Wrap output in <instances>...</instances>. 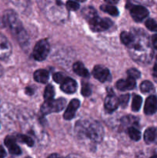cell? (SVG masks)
Returning a JSON list of instances; mask_svg holds the SVG:
<instances>
[{
	"mask_svg": "<svg viewBox=\"0 0 157 158\" xmlns=\"http://www.w3.org/2000/svg\"><path fill=\"white\" fill-rule=\"evenodd\" d=\"M26 93L28 94V95H32V94H33V90H32L31 88L27 87L26 89Z\"/></svg>",
	"mask_w": 157,
	"mask_h": 158,
	"instance_id": "39",
	"label": "cell"
},
{
	"mask_svg": "<svg viewBox=\"0 0 157 158\" xmlns=\"http://www.w3.org/2000/svg\"><path fill=\"white\" fill-rule=\"evenodd\" d=\"M143 103V98L139 95H135L132 99V110L134 112H138Z\"/></svg>",
	"mask_w": 157,
	"mask_h": 158,
	"instance_id": "22",
	"label": "cell"
},
{
	"mask_svg": "<svg viewBox=\"0 0 157 158\" xmlns=\"http://www.w3.org/2000/svg\"><path fill=\"white\" fill-rule=\"evenodd\" d=\"M66 7L67 8V9H69V10L76 11V10H78V8H79V4L75 1L69 0L68 2H66Z\"/></svg>",
	"mask_w": 157,
	"mask_h": 158,
	"instance_id": "30",
	"label": "cell"
},
{
	"mask_svg": "<svg viewBox=\"0 0 157 158\" xmlns=\"http://www.w3.org/2000/svg\"><path fill=\"white\" fill-rule=\"evenodd\" d=\"M132 40L128 45L129 52L133 60L139 63H148L152 57V49L147 34L139 29L132 31Z\"/></svg>",
	"mask_w": 157,
	"mask_h": 158,
	"instance_id": "1",
	"label": "cell"
},
{
	"mask_svg": "<svg viewBox=\"0 0 157 158\" xmlns=\"http://www.w3.org/2000/svg\"><path fill=\"white\" fill-rule=\"evenodd\" d=\"M60 88L66 94H73L77 89V83L72 79L66 77V80L61 83Z\"/></svg>",
	"mask_w": 157,
	"mask_h": 158,
	"instance_id": "15",
	"label": "cell"
},
{
	"mask_svg": "<svg viewBox=\"0 0 157 158\" xmlns=\"http://www.w3.org/2000/svg\"><path fill=\"white\" fill-rule=\"evenodd\" d=\"M6 156V152L4 148L2 146H0V158L5 157Z\"/></svg>",
	"mask_w": 157,
	"mask_h": 158,
	"instance_id": "36",
	"label": "cell"
},
{
	"mask_svg": "<svg viewBox=\"0 0 157 158\" xmlns=\"http://www.w3.org/2000/svg\"><path fill=\"white\" fill-rule=\"evenodd\" d=\"M49 43L46 40H41L35 44L33 49V57L37 61H43L46 59L49 53Z\"/></svg>",
	"mask_w": 157,
	"mask_h": 158,
	"instance_id": "5",
	"label": "cell"
},
{
	"mask_svg": "<svg viewBox=\"0 0 157 158\" xmlns=\"http://www.w3.org/2000/svg\"><path fill=\"white\" fill-rule=\"evenodd\" d=\"M82 14H83V16L87 20L88 23L93 19L96 16H98V14H97L95 9L94 8L91 7V6H88V7L83 9Z\"/></svg>",
	"mask_w": 157,
	"mask_h": 158,
	"instance_id": "19",
	"label": "cell"
},
{
	"mask_svg": "<svg viewBox=\"0 0 157 158\" xmlns=\"http://www.w3.org/2000/svg\"><path fill=\"white\" fill-rule=\"evenodd\" d=\"M75 134L79 139H89L94 143L103 140L104 130L101 123L95 120H81L77 122L75 127Z\"/></svg>",
	"mask_w": 157,
	"mask_h": 158,
	"instance_id": "2",
	"label": "cell"
},
{
	"mask_svg": "<svg viewBox=\"0 0 157 158\" xmlns=\"http://www.w3.org/2000/svg\"><path fill=\"white\" fill-rule=\"evenodd\" d=\"M152 44L155 49H157V34L152 35Z\"/></svg>",
	"mask_w": 157,
	"mask_h": 158,
	"instance_id": "34",
	"label": "cell"
},
{
	"mask_svg": "<svg viewBox=\"0 0 157 158\" xmlns=\"http://www.w3.org/2000/svg\"><path fill=\"white\" fill-rule=\"evenodd\" d=\"M80 106L79 100L77 99H74L70 101V103L68 105L66 111L64 114V119L66 120H70L75 117V112L78 109Z\"/></svg>",
	"mask_w": 157,
	"mask_h": 158,
	"instance_id": "12",
	"label": "cell"
},
{
	"mask_svg": "<svg viewBox=\"0 0 157 158\" xmlns=\"http://www.w3.org/2000/svg\"><path fill=\"white\" fill-rule=\"evenodd\" d=\"M128 134H129V137L134 141H138L141 138V133L135 127H129Z\"/></svg>",
	"mask_w": 157,
	"mask_h": 158,
	"instance_id": "23",
	"label": "cell"
},
{
	"mask_svg": "<svg viewBox=\"0 0 157 158\" xmlns=\"http://www.w3.org/2000/svg\"><path fill=\"white\" fill-rule=\"evenodd\" d=\"M100 9L103 12H106V13L112 15V16H117L119 15V10L117 9L116 7H115L113 6H110V5H103V6H101Z\"/></svg>",
	"mask_w": 157,
	"mask_h": 158,
	"instance_id": "21",
	"label": "cell"
},
{
	"mask_svg": "<svg viewBox=\"0 0 157 158\" xmlns=\"http://www.w3.org/2000/svg\"><path fill=\"white\" fill-rule=\"evenodd\" d=\"M135 86V79L129 77L126 80H119L116 83V88L119 90L126 91L134 89Z\"/></svg>",
	"mask_w": 157,
	"mask_h": 158,
	"instance_id": "14",
	"label": "cell"
},
{
	"mask_svg": "<svg viewBox=\"0 0 157 158\" xmlns=\"http://www.w3.org/2000/svg\"><path fill=\"white\" fill-rule=\"evenodd\" d=\"M6 1L21 10L26 9L29 2V0H6Z\"/></svg>",
	"mask_w": 157,
	"mask_h": 158,
	"instance_id": "20",
	"label": "cell"
},
{
	"mask_svg": "<svg viewBox=\"0 0 157 158\" xmlns=\"http://www.w3.org/2000/svg\"><path fill=\"white\" fill-rule=\"evenodd\" d=\"M53 80L57 83H62L66 79V77L65 76V74L62 73H55V74H53Z\"/></svg>",
	"mask_w": 157,
	"mask_h": 158,
	"instance_id": "31",
	"label": "cell"
},
{
	"mask_svg": "<svg viewBox=\"0 0 157 158\" xmlns=\"http://www.w3.org/2000/svg\"><path fill=\"white\" fill-rule=\"evenodd\" d=\"M2 67L0 66V77L2 76Z\"/></svg>",
	"mask_w": 157,
	"mask_h": 158,
	"instance_id": "40",
	"label": "cell"
},
{
	"mask_svg": "<svg viewBox=\"0 0 157 158\" xmlns=\"http://www.w3.org/2000/svg\"><path fill=\"white\" fill-rule=\"evenodd\" d=\"M127 74L129 77H132L134 79H139L141 77V73H140L139 71L135 68H131V69H128Z\"/></svg>",
	"mask_w": 157,
	"mask_h": 158,
	"instance_id": "32",
	"label": "cell"
},
{
	"mask_svg": "<svg viewBox=\"0 0 157 158\" xmlns=\"http://www.w3.org/2000/svg\"><path fill=\"white\" fill-rule=\"evenodd\" d=\"M77 1L81 2H85V1H86V0H77Z\"/></svg>",
	"mask_w": 157,
	"mask_h": 158,
	"instance_id": "41",
	"label": "cell"
},
{
	"mask_svg": "<svg viewBox=\"0 0 157 158\" xmlns=\"http://www.w3.org/2000/svg\"><path fill=\"white\" fill-rule=\"evenodd\" d=\"M120 39H121V41L123 44L128 46L132 40V32H128L124 31L120 35Z\"/></svg>",
	"mask_w": 157,
	"mask_h": 158,
	"instance_id": "26",
	"label": "cell"
},
{
	"mask_svg": "<svg viewBox=\"0 0 157 158\" xmlns=\"http://www.w3.org/2000/svg\"><path fill=\"white\" fill-rule=\"evenodd\" d=\"M5 145L9 150V152L13 155L21 154V149L16 143V139L12 136H7L4 140Z\"/></svg>",
	"mask_w": 157,
	"mask_h": 158,
	"instance_id": "11",
	"label": "cell"
},
{
	"mask_svg": "<svg viewBox=\"0 0 157 158\" xmlns=\"http://www.w3.org/2000/svg\"><path fill=\"white\" fill-rule=\"evenodd\" d=\"M157 136V129L155 127H149L144 133V140L146 143H152L155 140Z\"/></svg>",
	"mask_w": 157,
	"mask_h": 158,
	"instance_id": "18",
	"label": "cell"
},
{
	"mask_svg": "<svg viewBox=\"0 0 157 158\" xmlns=\"http://www.w3.org/2000/svg\"><path fill=\"white\" fill-rule=\"evenodd\" d=\"M157 111V97L151 95L146 99L144 106V113L146 115H152Z\"/></svg>",
	"mask_w": 157,
	"mask_h": 158,
	"instance_id": "13",
	"label": "cell"
},
{
	"mask_svg": "<svg viewBox=\"0 0 157 158\" xmlns=\"http://www.w3.org/2000/svg\"><path fill=\"white\" fill-rule=\"evenodd\" d=\"M49 72L46 69H38L34 73V79L40 83H46L49 80Z\"/></svg>",
	"mask_w": 157,
	"mask_h": 158,
	"instance_id": "16",
	"label": "cell"
},
{
	"mask_svg": "<svg viewBox=\"0 0 157 158\" xmlns=\"http://www.w3.org/2000/svg\"><path fill=\"white\" fill-rule=\"evenodd\" d=\"M66 105V100L64 98H58L53 100H45L44 103L41 106V112L44 115L52 114V113H58L62 110Z\"/></svg>",
	"mask_w": 157,
	"mask_h": 158,
	"instance_id": "4",
	"label": "cell"
},
{
	"mask_svg": "<svg viewBox=\"0 0 157 158\" xmlns=\"http://www.w3.org/2000/svg\"><path fill=\"white\" fill-rule=\"evenodd\" d=\"M90 29L93 32H103L109 29L112 25L111 20L108 19H101L98 16L94 18L93 19L89 22Z\"/></svg>",
	"mask_w": 157,
	"mask_h": 158,
	"instance_id": "7",
	"label": "cell"
},
{
	"mask_svg": "<svg viewBox=\"0 0 157 158\" xmlns=\"http://www.w3.org/2000/svg\"><path fill=\"white\" fill-rule=\"evenodd\" d=\"M153 76L155 77V78H157V61H156V63H155V65H154Z\"/></svg>",
	"mask_w": 157,
	"mask_h": 158,
	"instance_id": "37",
	"label": "cell"
},
{
	"mask_svg": "<svg viewBox=\"0 0 157 158\" xmlns=\"http://www.w3.org/2000/svg\"><path fill=\"white\" fill-rule=\"evenodd\" d=\"M3 23L10 29L19 44L22 47H26L29 43L28 42L29 37L22 25L21 21L18 19V16L14 11L7 10L5 12L3 15Z\"/></svg>",
	"mask_w": 157,
	"mask_h": 158,
	"instance_id": "3",
	"label": "cell"
},
{
	"mask_svg": "<svg viewBox=\"0 0 157 158\" xmlns=\"http://www.w3.org/2000/svg\"><path fill=\"white\" fill-rule=\"evenodd\" d=\"M119 100V105L122 106V108H126L127 106L128 103H129V94L122 95Z\"/></svg>",
	"mask_w": 157,
	"mask_h": 158,
	"instance_id": "33",
	"label": "cell"
},
{
	"mask_svg": "<svg viewBox=\"0 0 157 158\" xmlns=\"http://www.w3.org/2000/svg\"><path fill=\"white\" fill-rule=\"evenodd\" d=\"M81 94L83 97H88L92 94V89H91L90 86L87 83H83L81 89Z\"/></svg>",
	"mask_w": 157,
	"mask_h": 158,
	"instance_id": "29",
	"label": "cell"
},
{
	"mask_svg": "<svg viewBox=\"0 0 157 158\" xmlns=\"http://www.w3.org/2000/svg\"><path fill=\"white\" fill-rule=\"evenodd\" d=\"M105 2H106L107 3H109V4H116V3H118L119 0H104Z\"/></svg>",
	"mask_w": 157,
	"mask_h": 158,
	"instance_id": "38",
	"label": "cell"
},
{
	"mask_svg": "<svg viewBox=\"0 0 157 158\" xmlns=\"http://www.w3.org/2000/svg\"><path fill=\"white\" fill-rule=\"evenodd\" d=\"M17 140L20 141L21 143H26L27 146L32 147L34 145V141L31 137H29L27 135H23V134H18L16 136Z\"/></svg>",
	"mask_w": 157,
	"mask_h": 158,
	"instance_id": "24",
	"label": "cell"
},
{
	"mask_svg": "<svg viewBox=\"0 0 157 158\" xmlns=\"http://www.w3.org/2000/svg\"><path fill=\"white\" fill-rule=\"evenodd\" d=\"M74 72L77 74V75L83 77H89V73L88 69L84 66V65L81 63V62H76L73 64L72 66Z\"/></svg>",
	"mask_w": 157,
	"mask_h": 158,
	"instance_id": "17",
	"label": "cell"
},
{
	"mask_svg": "<svg viewBox=\"0 0 157 158\" xmlns=\"http://www.w3.org/2000/svg\"><path fill=\"white\" fill-rule=\"evenodd\" d=\"M12 54V46L6 36L0 33V60H5Z\"/></svg>",
	"mask_w": 157,
	"mask_h": 158,
	"instance_id": "8",
	"label": "cell"
},
{
	"mask_svg": "<svg viewBox=\"0 0 157 158\" xmlns=\"http://www.w3.org/2000/svg\"><path fill=\"white\" fill-rule=\"evenodd\" d=\"M92 75L99 81L104 83L106 80H109L110 73H109V69L105 66L97 65L94 67L93 71H92Z\"/></svg>",
	"mask_w": 157,
	"mask_h": 158,
	"instance_id": "10",
	"label": "cell"
},
{
	"mask_svg": "<svg viewBox=\"0 0 157 158\" xmlns=\"http://www.w3.org/2000/svg\"><path fill=\"white\" fill-rule=\"evenodd\" d=\"M127 7L129 8L131 16L135 22H142L149 15V11L144 6L131 5V3L129 2Z\"/></svg>",
	"mask_w": 157,
	"mask_h": 158,
	"instance_id": "6",
	"label": "cell"
},
{
	"mask_svg": "<svg viewBox=\"0 0 157 158\" xmlns=\"http://www.w3.org/2000/svg\"><path fill=\"white\" fill-rule=\"evenodd\" d=\"M135 1L145 5H149V6L152 3V0H135Z\"/></svg>",
	"mask_w": 157,
	"mask_h": 158,
	"instance_id": "35",
	"label": "cell"
},
{
	"mask_svg": "<svg viewBox=\"0 0 157 158\" xmlns=\"http://www.w3.org/2000/svg\"><path fill=\"white\" fill-rule=\"evenodd\" d=\"M104 106L107 112L112 113L115 111L119 106V100L117 98L116 96L113 93L110 92L105 99Z\"/></svg>",
	"mask_w": 157,
	"mask_h": 158,
	"instance_id": "9",
	"label": "cell"
},
{
	"mask_svg": "<svg viewBox=\"0 0 157 158\" xmlns=\"http://www.w3.org/2000/svg\"><path fill=\"white\" fill-rule=\"evenodd\" d=\"M140 89L143 93L146 94V93L152 92L154 89L153 84L151 83L150 81H148V80H145L140 85Z\"/></svg>",
	"mask_w": 157,
	"mask_h": 158,
	"instance_id": "25",
	"label": "cell"
},
{
	"mask_svg": "<svg viewBox=\"0 0 157 158\" xmlns=\"http://www.w3.org/2000/svg\"><path fill=\"white\" fill-rule=\"evenodd\" d=\"M146 28L152 32H157V23L152 19H149L145 23Z\"/></svg>",
	"mask_w": 157,
	"mask_h": 158,
	"instance_id": "28",
	"label": "cell"
},
{
	"mask_svg": "<svg viewBox=\"0 0 157 158\" xmlns=\"http://www.w3.org/2000/svg\"><path fill=\"white\" fill-rule=\"evenodd\" d=\"M54 94H55V91H54L53 86H52L51 84H48L47 86H46V89H45V91H44L45 100L52 99L54 97Z\"/></svg>",
	"mask_w": 157,
	"mask_h": 158,
	"instance_id": "27",
	"label": "cell"
}]
</instances>
